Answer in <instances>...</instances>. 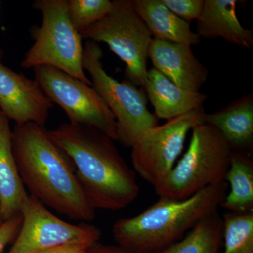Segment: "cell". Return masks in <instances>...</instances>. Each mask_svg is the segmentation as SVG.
<instances>
[{
    "label": "cell",
    "instance_id": "7c38bea8",
    "mask_svg": "<svg viewBox=\"0 0 253 253\" xmlns=\"http://www.w3.org/2000/svg\"><path fill=\"white\" fill-rule=\"evenodd\" d=\"M149 58L154 68L182 89L199 91L207 81L208 70L191 46L153 38Z\"/></svg>",
    "mask_w": 253,
    "mask_h": 253
},
{
    "label": "cell",
    "instance_id": "5b68a950",
    "mask_svg": "<svg viewBox=\"0 0 253 253\" xmlns=\"http://www.w3.org/2000/svg\"><path fill=\"white\" fill-rule=\"evenodd\" d=\"M34 7L41 11L42 23L33 32L34 43L21 66H51L93 86L83 68V38L70 19L67 0H37Z\"/></svg>",
    "mask_w": 253,
    "mask_h": 253
},
{
    "label": "cell",
    "instance_id": "5bb4252c",
    "mask_svg": "<svg viewBox=\"0 0 253 253\" xmlns=\"http://www.w3.org/2000/svg\"><path fill=\"white\" fill-rule=\"evenodd\" d=\"M239 2L237 0H204L196 24L200 38H221L234 45L252 49L253 32L243 27L236 15Z\"/></svg>",
    "mask_w": 253,
    "mask_h": 253
},
{
    "label": "cell",
    "instance_id": "4fadbf2b",
    "mask_svg": "<svg viewBox=\"0 0 253 253\" xmlns=\"http://www.w3.org/2000/svg\"><path fill=\"white\" fill-rule=\"evenodd\" d=\"M205 123L220 132L234 154L251 157L253 151V94L242 97L213 113H206Z\"/></svg>",
    "mask_w": 253,
    "mask_h": 253
},
{
    "label": "cell",
    "instance_id": "30bf717a",
    "mask_svg": "<svg viewBox=\"0 0 253 253\" xmlns=\"http://www.w3.org/2000/svg\"><path fill=\"white\" fill-rule=\"evenodd\" d=\"M21 229L8 253H39L71 243L97 242L101 233L92 224H72L50 212L44 205L28 195L21 209Z\"/></svg>",
    "mask_w": 253,
    "mask_h": 253
},
{
    "label": "cell",
    "instance_id": "cb8c5ba5",
    "mask_svg": "<svg viewBox=\"0 0 253 253\" xmlns=\"http://www.w3.org/2000/svg\"><path fill=\"white\" fill-rule=\"evenodd\" d=\"M91 245L84 243H71L51 248L39 253H86Z\"/></svg>",
    "mask_w": 253,
    "mask_h": 253
},
{
    "label": "cell",
    "instance_id": "ba28073f",
    "mask_svg": "<svg viewBox=\"0 0 253 253\" xmlns=\"http://www.w3.org/2000/svg\"><path fill=\"white\" fill-rule=\"evenodd\" d=\"M33 69L35 81L51 102L62 108L70 123L91 126L117 140L116 119L94 86L51 66Z\"/></svg>",
    "mask_w": 253,
    "mask_h": 253
},
{
    "label": "cell",
    "instance_id": "9c48e42d",
    "mask_svg": "<svg viewBox=\"0 0 253 253\" xmlns=\"http://www.w3.org/2000/svg\"><path fill=\"white\" fill-rule=\"evenodd\" d=\"M206 114L202 106L146 131L131 147L134 170L151 185L161 183L175 166L188 133L205 123Z\"/></svg>",
    "mask_w": 253,
    "mask_h": 253
},
{
    "label": "cell",
    "instance_id": "2e32d148",
    "mask_svg": "<svg viewBox=\"0 0 253 253\" xmlns=\"http://www.w3.org/2000/svg\"><path fill=\"white\" fill-rule=\"evenodd\" d=\"M11 138L9 120L0 111V204L4 221L21 213L28 195L18 173Z\"/></svg>",
    "mask_w": 253,
    "mask_h": 253
},
{
    "label": "cell",
    "instance_id": "7a4b0ae2",
    "mask_svg": "<svg viewBox=\"0 0 253 253\" xmlns=\"http://www.w3.org/2000/svg\"><path fill=\"white\" fill-rule=\"evenodd\" d=\"M49 134L71 160L81 189L95 210L118 211L135 201L140 191L135 172L110 136L91 126L70 123Z\"/></svg>",
    "mask_w": 253,
    "mask_h": 253
},
{
    "label": "cell",
    "instance_id": "603a6c76",
    "mask_svg": "<svg viewBox=\"0 0 253 253\" xmlns=\"http://www.w3.org/2000/svg\"><path fill=\"white\" fill-rule=\"evenodd\" d=\"M22 220V215L20 213L0 225V253L3 252L9 243L16 239L21 229Z\"/></svg>",
    "mask_w": 253,
    "mask_h": 253
},
{
    "label": "cell",
    "instance_id": "277c9868",
    "mask_svg": "<svg viewBox=\"0 0 253 253\" xmlns=\"http://www.w3.org/2000/svg\"><path fill=\"white\" fill-rule=\"evenodd\" d=\"M189 148L161 183L154 186L160 198L184 200L208 186L225 181L233 152L214 126L201 123L191 129Z\"/></svg>",
    "mask_w": 253,
    "mask_h": 253
},
{
    "label": "cell",
    "instance_id": "484cf974",
    "mask_svg": "<svg viewBox=\"0 0 253 253\" xmlns=\"http://www.w3.org/2000/svg\"><path fill=\"white\" fill-rule=\"evenodd\" d=\"M4 220H3L2 217H1V204H0V225L3 224L4 222Z\"/></svg>",
    "mask_w": 253,
    "mask_h": 253
},
{
    "label": "cell",
    "instance_id": "8fae6325",
    "mask_svg": "<svg viewBox=\"0 0 253 253\" xmlns=\"http://www.w3.org/2000/svg\"><path fill=\"white\" fill-rule=\"evenodd\" d=\"M52 102L35 80L6 67L0 60V111L16 125L44 126Z\"/></svg>",
    "mask_w": 253,
    "mask_h": 253
},
{
    "label": "cell",
    "instance_id": "9a60e30c",
    "mask_svg": "<svg viewBox=\"0 0 253 253\" xmlns=\"http://www.w3.org/2000/svg\"><path fill=\"white\" fill-rule=\"evenodd\" d=\"M144 89L158 118L167 121L202 107L207 96L182 89L155 68L148 70Z\"/></svg>",
    "mask_w": 253,
    "mask_h": 253
},
{
    "label": "cell",
    "instance_id": "d6986e66",
    "mask_svg": "<svg viewBox=\"0 0 253 253\" xmlns=\"http://www.w3.org/2000/svg\"><path fill=\"white\" fill-rule=\"evenodd\" d=\"M223 244V219L218 212L200 221L184 237L156 253H219Z\"/></svg>",
    "mask_w": 253,
    "mask_h": 253
},
{
    "label": "cell",
    "instance_id": "d4e9b609",
    "mask_svg": "<svg viewBox=\"0 0 253 253\" xmlns=\"http://www.w3.org/2000/svg\"><path fill=\"white\" fill-rule=\"evenodd\" d=\"M86 253H132L121 246H104L96 242L89 246Z\"/></svg>",
    "mask_w": 253,
    "mask_h": 253
},
{
    "label": "cell",
    "instance_id": "6da1fadb",
    "mask_svg": "<svg viewBox=\"0 0 253 253\" xmlns=\"http://www.w3.org/2000/svg\"><path fill=\"white\" fill-rule=\"evenodd\" d=\"M11 140L18 173L31 196L73 220H94L96 210L83 193L72 162L44 126L16 125Z\"/></svg>",
    "mask_w": 253,
    "mask_h": 253
},
{
    "label": "cell",
    "instance_id": "52a82bcc",
    "mask_svg": "<svg viewBox=\"0 0 253 253\" xmlns=\"http://www.w3.org/2000/svg\"><path fill=\"white\" fill-rule=\"evenodd\" d=\"M82 38L102 42L126 65V81L144 88L152 35L138 14L133 0H114L111 11L81 33Z\"/></svg>",
    "mask_w": 253,
    "mask_h": 253
},
{
    "label": "cell",
    "instance_id": "44dd1931",
    "mask_svg": "<svg viewBox=\"0 0 253 253\" xmlns=\"http://www.w3.org/2000/svg\"><path fill=\"white\" fill-rule=\"evenodd\" d=\"M109 0H68V11L73 26L80 33L100 21L111 11Z\"/></svg>",
    "mask_w": 253,
    "mask_h": 253
},
{
    "label": "cell",
    "instance_id": "e0dca14e",
    "mask_svg": "<svg viewBox=\"0 0 253 253\" xmlns=\"http://www.w3.org/2000/svg\"><path fill=\"white\" fill-rule=\"evenodd\" d=\"M133 2L154 39L191 46L201 42V38L192 31L190 23L172 13L162 0H133Z\"/></svg>",
    "mask_w": 253,
    "mask_h": 253
},
{
    "label": "cell",
    "instance_id": "3957f363",
    "mask_svg": "<svg viewBox=\"0 0 253 253\" xmlns=\"http://www.w3.org/2000/svg\"><path fill=\"white\" fill-rule=\"evenodd\" d=\"M226 181L184 200L160 198L135 217L115 222L113 237L132 253H156L179 241L200 221L217 212L228 192Z\"/></svg>",
    "mask_w": 253,
    "mask_h": 253
},
{
    "label": "cell",
    "instance_id": "ac0fdd59",
    "mask_svg": "<svg viewBox=\"0 0 253 253\" xmlns=\"http://www.w3.org/2000/svg\"><path fill=\"white\" fill-rule=\"evenodd\" d=\"M225 181L230 190L220 206L234 214L253 212V162L251 157L233 153Z\"/></svg>",
    "mask_w": 253,
    "mask_h": 253
},
{
    "label": "cell",
    "instance_id": "ffe728a7",
    "mask_svg": "<svg viewBox=\"0 0 253 253\" xmlns=\"http://www.w3.org/2000/svg\"><path fill=\"white\" fill-rule=\"evenodd\" d=\"M223 219V253H253V212H227Z\"/></svg>",
    "mask_w": 253,
    "mask_h": 253
},
{
    "label": "cell",
    "instance_id": "8992f818",
    "mask_svg": "<svg viewBox=\"0 0 253 253\" xmlns=\"http://www.w3.org/2000/svg\"><path fill=\"white\" fill-rule=\"evenodd\" d=\"M101 57L99 46L88 41L83 51V68L116 119L117 140L131 148L146 131L158 126V118L148 109L147 98L142 88L111 77L105 71Z\"/></svg>",
    "mask_w": 253,
    "mask_h": 253
},
{
    "label": "cell",
    "instance_id": "7402d4cb",
    "mask_svg": "<svg viewBox=\"0 0 253 253\" xmlns=\"http://www.w3.org/2000/svg\"><path fill=\"white\" fill-rule=\"evenodd\" d=\"M163 4L187 23L197 21L202 13L204 0H162Z\"/></svg>",
    "mask_w": 253,
    "mask_h": 253
}]
</instances>
